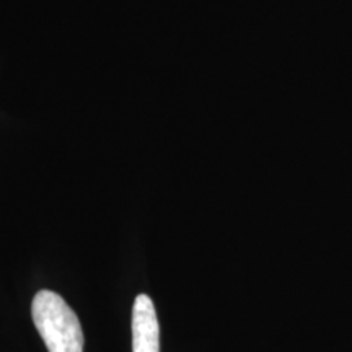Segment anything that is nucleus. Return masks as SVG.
Masks as SVG:
<instances>
[{"label":"nucleus","instance_id":"obj_2","mask_svg":"<svg viewBox=\"0 0 352 352\" xmlns=\"http://www.w3.org/2000/svg\"><path fill=\"white\" fill-rule=\"evenodd\" d=\"M132 352H160V327L152 298L135 297L132 307Z\"/></svg>","mask_w":352,"mask_h":352},{"label":"nucleus","instance_id":"obj_1","mask_svg":"<svg viewBox=\"0 0 352 352\" xmlns=\"http://www.w3.org/2000/svg\"><path fill=\"white\" fill-rule=\"evenodd\" d=\"M32 315L47 352H83L80 321L59 294L39 290L33 298Z\"/></svg>","mask_w":352,"mask_h":352}]
</instances>
